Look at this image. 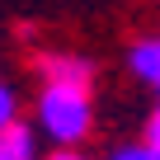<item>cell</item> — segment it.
<instances>
[{
	"label": "cell",
	"instance_id": "cell-1",
	"mask_svg": "<svg viewBox=\"0 0 160 160\" xmlns=\"http://www.w3.org/2000/svg\"><path fill=\"white\" fill-rule=\"evenodd\" d=\"M38 132L52 146H80L94 132V90L90 85H42L38 90Z\"/></svg>",
	"mask_w": 160,
	"mask_h": 160
},
{
	"label": "cell",
	"instance_id": "cell-2",
	"mask_svg": "<svg viewBox=\"0 0 160 160\" xmlns=\"http://www.w3.org/2000/svg\"><path fill=\"white\" fill-rule=\"evenodd\" d=\"M33 71L42 85H90L94 90V61L80 57V52H38L33 57Z\"/></svg>",
	"mask_w": 160,
	"mask_h": 160
},
{
	"label": "cell",
	"instance_id": "cell-3",
	"mask_svg": "<svg viewBox=\"0 0 160 160\" xmlns=\"http://www.w3.org/2000/svg\"><path fill=\"white\" fill-rule=\"evenodd\" d=\"M127 71L160 94V38H137L127 47Z\"/></svg>",
	"mask_w": 160,
	"mask_h": 160
},
{
	"label": "cell",
	"instance_id": "cell-4",
	"mask_svg": "<svg viewBox=\"0 0 160 160\" xmlns=\"http://www.w3.org/2000/svg\"><path fill=\"white\" fill-rule=\"evenodd\" d=\"M0 155L5 160H38V127H28L24 118H14L0 132Z\"/></svg>",
	"mask_w": 160,
	"mask_h": 160
},
{
	"label": "cell",
	"instance_id": "cell-5",
	"mask_svg": "<svg viewBox=\"0 0 160 160\" xmlns=\"http://www.w3.org/2000/svg\"><path fill=\"white\" fill-rule=\"evenodd\" d=\"M14 118H19V99H14V90L5 85V80H0V132H5Z\"/></svg>",
	"mask_w": 160,
	"mask_h": 160
},
{
	"label": "cell",
	"instance_id": "cell-6",
	"mask_svg": "<svg viewBox=\"0 0 160 160\" xmlns=\"http://www.w3.org/2000/svg\"><path fill=\"white\" fill-rule=\"evenodd\" d=\"M108 160H160V151H151L146 141H137V146H118Z\"/></svg>",
	"mask_w": 160,
	"mask_h": 160
},
{
	"label": "cell",
	"instance_id": "cell-7",
	"mask_svg": "<svg viewBox=\"0 0 160 160\" xmlns=\"http://www.w3.org/2000/svg\"><path fill=\"white\" fill-rule=\"evenodd\" d=\"M151 151H160V104L151 108V118H146V137H141Z\"/></svg>",
	"mask_w": 160,
	"mask_h": 160
},
{
	"label": "cell",
	"instance_id": "cell-8",
	"mask_svg": "<svg viewBox=\"0 0 160 160\" xmlns=\"http://www.w3.org/2000/svg\"><path fill=\"white\" fill-rule=\"evenodd\" d=\"M42 160H90V155H80L75 146H52V151H47Z\"/></svg>",
	"mask_w": 160,
	"mask_h": 160
},
{
	"label": "cell",
	"instance_id": "cell-9",
	"mask_svg": "<svg viewBox=\"0 0 160 160\" xmlns=\"http://www.w3.org/2000/svg\"><path fill=\"white\" fill-rule=\"evenodd\" d=\"M0 160H5V155H0Z\"/></svg>",
	"mask_w": 160,
	"mask_h": 160
}]
</instances>
